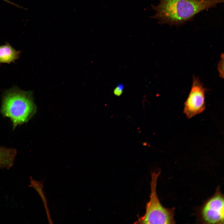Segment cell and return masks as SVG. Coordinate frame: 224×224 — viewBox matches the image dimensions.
Masks as SVG:
<instances>
[{
  "label": "cell",
  "mask_w": 224,
  "mask_h": 224,
  "mask_svg": "<svg viewBox=\"0 0 224 224\" xmlns=\"http://www.w3.org/2000/svg\"><path fill=\"white\" fill-rule=\"evenodd\" d=\"M161 170L151 172L150 199L146 204L144 215L138 218L135 224H174L175 208L164 207L161 203L156 192L158 178Z\"/></svg>",
  "instance_id": "3957f363"
},
{
  "label": "cell",
  "mask_w": 224,
  "mask_h": 224,
  "mask_svg": "<svg viewBox=\"0 0 224 224\" xmlns=\"http://www.w3.org/2000/svg\"><path fill=\"white\" fill-rule=\"evenodd\" d=\"M218 186L214 194L205 201L199 208L198 221L203 224H224V195Z\"/></svg>",
  "instance_id": "277c9868"
},
{
  "label": "cell",
  "mask_w": 224,
  "mask_h": 224,
  "mask_svg": "<svg viewBox=\"0 0 224 224\" xmlns=\"http://www.w3.org/2000/svg\"><path fill=\"white\" fill-rule=\"evenodd\" d=\"M3 0V1H4L6 2H7V3H9V4H12V5H14V6H16V7H21L20 6H18V5H17V4H15V3L12 2H11L10 1H9L8 0Z\"/></svg>",
  "instance_id": "30bf717a"
},
{
  "label": "cell",
  "mask_w": 224,
  "mask_h": 224,
  "mask_svg": "<svg viewBox=\"0 0 224 224\" xmlns=\"http://www.w3.org/2000/svg\"><path fill=\"white\" fill-rule=\"evenodd\" d=\"M221 59L220 61L219 62V64H218V68H219V72L220 74V75L222 77H223V73L222 71V65H222V63H223V58H222V59Z\"/></svg>",
  "instance_id": "9c48e42d"
},
{
  "label": "cell",
  "mask_w": 224,
  "mask_h": 224,
  "mask_svg": "<svg viewBox=\"0 0 224 224\" xmlns=\"http://www.w3.org/2000/svg\"><path fill=\"white\" fill-rule=\"evenodd\" d=\"M31 184L33 187L37 191L41 197L44 205L49 222L50 223H52V221L48 207L47 200L44 195V192L43 190L42 182L32 180Z\"/></svg>",
  "instance_id": "52a82bcc"
},
{
  "label": "cell",
  "mask_w": 224,
  "mask_h": 224,
  "mask_svg": "<svg viewBox=\"0 0 224 224\" xmlns=\"http://www.w3.org/2000/svg\"><path fill=\"white\" fill-rule=\"evenodd\" d=\"M124 88V85L120 83L118 84L114 90V93L117 96H120L123 93Z\"/></svg>",
  "instance_id": "ba28073f"
},
{
  "label": "cell",
  "mask_w": 224,
  "mask_h": 224,
  "mask_svg": "<svg viewBox=\"0 0 224 224\" xmlns=\"http://www.w3.org/2000/svg\"><path fill=\"white\" fill-rule=\"evenodd\" d=\"M224 0H160L152 5L156 12L152 16L160 24L179 26L191 20L197 14L223 3Z\"/></svg>",
  "instance_id": "6da1fadb"
},
{
  "label": "cell",
  "mask_w": 224,
  "mask_h": 224,
  "mask_svg": "<svg viewBox=\"0 0 224 224\" xmlns=\"http://www.w3.org/2000/svg\"><path fill=\"white\" fill-rule=\"evenodd\" d=\"M32 93L17 87L6 91L3 96L1 112L5 117L9 118L14 130L18 125L27 123L36 111Z\"/></svg>",
  "instance_id": "7a4b0ae2"
},
{
  "label": "cell",
  "mask_w": 224,
  "mask_h": 224,
  "mask_svg": "<svg viewBox=\"0 0 224 224\" xmlns=\"http://www.w3.org/2000/svg\"><path fill=\"white\" fill-rule=\"evenodd\" d=\"M206 91L199 78L194 76L190 91L184 105V112L187 118H191L205 110Z\"/></svg>",
  "instance_id": "5b68a950"
},
{
  "label": "cell",
  "mask_w": 224,
  "mask_h": 224,
  "mask_svg": "<svg viewBox=\"0 0 224 224\" xmlns=\"http://www.w3.org/2000/svg\"><path fill=\"white\" fill-rule=\"evenodd\" d=\"M20 53L8 43L0 46V63H14L19 58Z\"/></svg>",
  "instance_id": "8992f818"
}]
</instances>
